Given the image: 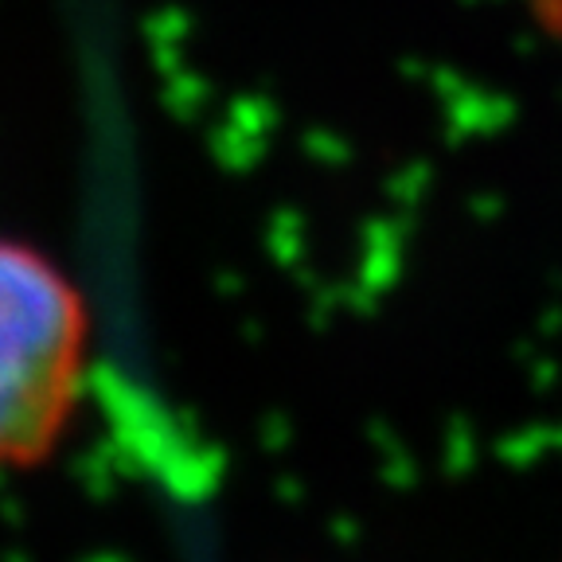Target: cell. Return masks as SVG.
Instances as JSON below:
<instances>
[{
  "label": "cell",
  "mask_w": 562,
  "mask_h": 562,
  "mask_svg": "<svg viewBox=\"0 0 562 562\" xmlns=\"http://www.w3.org/2000/svg\"><path fill=\"white\" fill-rule=\"evenodd\" d=\"M87 308L40 250L0 238V465L44 461L82 379Z\"/></svg>",
  "instance_id": "6da1fadb"
}]
</instances>
